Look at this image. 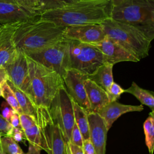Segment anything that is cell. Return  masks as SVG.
Listing matches in <instances>:
<instances>
[{"instance_id":"1","label":"cell","mask_w":154,"mask_h":154,"mask_svg":"<svg viewBox=\"0 0 154 154\" xmlns=\"http://www.w3.org/2000/svg\"><path fill=\"white\" fill-rule=\"evenodd\" d=\"M111 0H79L64 7L46 11L40 16L55 25L67 27L101 23L111 17Z\"/></svg>"},{"instance_id":"2","label":"cell","mask_w":154,"mask_h":154,"mask_svg":"<svg viewBox=\"0 0 154 154\" xmlns=\"http://www.w3.org/2000/svg\"><path fill=\"white\" fill-rule=\"evenodd\" d=\"M64 28L36 15L19 24L13 41L17 50L26 54L45 49L63 39Z\"/></svg>"},{"instance_id":"3","label":"cell","mask_w":154,"mask_h":154,"mask_svg":"<svg viewBox=\"0 0 154 154\" xmlns=\"http://www.w3.org/2000/svg\"><path fill=\"white\" fill-rule=\"evenodd\" d=\"M27 57L30 87L26 94L37 109L49 110L63 79L55 72Z\"/></svg>"},{"instance_id":"4","label":"cell","mask_w":154,"mask_h":154,"mask_svg":"<svg viewBox=\"0 0 154 154\" xmlns=\"http://www.w3.org/2000/svg\"><path fill=\"white\" fill-rule=\"evenodd\" d=\"M111 18L134 26L151 41L154 38V0H125L112 7Z\"/></svg>"},{"instance_id":"5","label":"cell","mask_w":154,"mask_h":154,"mask_svg":"<svg viewBox=\"0 0 154 154\" xmlns=\"http://www.w3.org/2000/svg\"><path fill=\"white\" fill-rule=\"evenodd\" d=\"M100 24L106 37L140 60L149 55L152 41L134 26L114 20L111 17Z\"/></svg>"},{"instance_id":"6","label":"cell","mask_w":154,"mask_h":154,"mask_svg":"<svg viewBox=\"0 0 154 154\" xmlns=\"http://www.w3.org/2000/svg\"><path fill=\"white\" fill-rule=\"evenodd\" d=\"M25 55L45 67L55 72L62 78L71 69L69 40L64 38L49 47Z\"/></svg>"},{"instance_id":"7","label":"cell","mask_w":154,"mask_h":154,"mask_svg":"<svg viewBox=\"0 0 154 154\" xmlns=\"http://www.w3.org/2000/svg\"><path fill=\"white\" fill-rule=\"evenodd\" d=\"M69 57L71 69L88 76L103 64L102 54L98 49L91 44L77 41L69 40Z\"/></svg>"},{"instance_id":"8","label":"cell","mask_w":154,"mask_h":154,"mask_svg":"<svg viewBox=\"0 0 154 154\" xmlns=\"http://www.w3.org/2000/svg\"><path fill=\"white\" fill-rule=\"evenodd\" d=\"M51 120L60 128L65 144L69 142L75 124L73 100L64 85L58 91L49 109Z\"/></svg>"},{"instance_id":"9","label":"cell","mask_w":154,"mask_h":154,"mask_svg":"<svg viewBox=\"0 0 154 154\" xmlns=\"http://www.w3.org/2000/svg\"><path fill=\"white\" fill-rule=\"evenodd\" d=\"M4 68L8 79L27 94L30 87V79L26 55L23 52L17 50L13 59Z\"/></svg>"},{"instance_id":"10","label":"cell","mask_w":154,"mask_h":154,"mask_svg":"<svg viewBox=\"0 0 154 154\" xmlns=\"http://www.w3.org/2000/svg\"><path fill=\"white\" fill-rule=\"evenodd\" d=\"M63 35L66 39L88 44L100 42L106 37L100 23L67 26L64 29Z\"/></svg>"},{"instance_id":"11","label":"cell","mask_w":154,"mask_h":154,"mask_svg":"<svg viewBox=\"0 0 154 154\" xmlns=\"http://www.w3.org/2000/svg\"><path fill=\"white\" fill-rule=\"evenodd\" d=\"M87 79V75L73 69H69L63 78L64 87L72 99L87 112H90V105L84 87V82Z\"/></svg>"},{"instance_id":"12","label":"cell","mask_w":154,"mask_h":154,"mask_svg":"<svg viewBox=\"0 0 154 154\" xmlns=\"http://www.w3.org/2000/svg\"><path fill=\"white\" fill-rule=\"evenodd\" d=\"M91 45L95 46L102 53L103 63L114 65L122 61L138 62L140 61L138 58L106 36L101 42Z\"/></svg>"},{"instance_id":"13","label":"cell","mask_w":154,"mask_h":154,"mask_svg":"<svg viewBox=\"0 0 154 154\" xmlns=\"http://www.w3.org/2000/svg\"><path fill=\"white\" fill-rule=\"evenodd\" d=\"M21 22L0 26V68L5 67L14 57L17 48L13 41L16 29Z\"/></svg>"},{"instance_id":"14","label":"cell","mask_w":154,"mask_h":154,"mask_svg":"<svg viewBox=\"0 0 154 154\" xmlns=\"http://www.w3.org/2000/svg\"><path fill=\"white\" fill-rule=\"evenodd\" d=\"M88 120L91 140L95 154H105L108 131L102 117L97 114L88 112Z\"/></svg>"},{"instance_id":"15","label":"cell","mask_w":154,"mask_h":154,"mask_svg":"<svg viewBox=\"0 0 154 154\" xmlns=\"http://www.w3.org/2000/svg\"><path fill=\"white\" fill-rule=\"evenodd\" d=\"M44 150L48 154H65V141L59 126L52 121L42 128Z\"/></svg>"},{"instance_id":"16","label":"cell","mask_w":154,"mask_h":154,"mask_svg":"<svg viewBox=\"0 0 154 154\" xmlns=\"http://www.w3.org/2000/svg\"><path fill=\"white\" fill-rule=\"evenodd\" d=\"M144 109L143 105H125L117 101L109 102L105 105L97 114L103 120L106 128L108 131L114 122L123 114L134 111H141Z\"/></svg>"},{"instance_id":"17","label":"cell","mask_w":154,"mask_h":154,"mask_svg":"<svg viewBox=\"0 0 154 154\" xmlns=\"http://www.w3.org/2000/svg\"><path fill=\"white\" fill-rule=\"evenodd\" d=\"M35 16L17 4L0 2V25L23 22Z\"/></svg>"},{"instance_id":"18","label":"cell","mask_w":154,"mask_h":154,"mask_svg":"<svg viewBox=\"0 0 154 154\" xmlns=\"http://www.w3.org/2000/svg\"><path fill=\"white\" fill-rule=\"evenodd\" d=\"M84 87L90 105V112L97 113L109 102L107 93L88 78L85 81Z\"/></svg>"},{"instance_id":"19","label":"cell","mask_w":154,"mask_h":154,"mask_svg":"<svg viewBox=\"0 0 154 154\" xmlns=\"http://www.w3.org/2000/svg\"><path fill=\"white\" fill-rule=\"evenodd\" d=\"M112 64L103 63L96 72L88 76V78L103 88L106 92L114 82L112 75Z\"/></svg>"},{"instance_id":"20","label":"cell","mask_w":154,"mask_h":154,"mask_svg":"<svg viewBox=\"0 0 154 154\" xmlns=\"http://www.w3.org/2000/svg\"><path fill=\"white\" fill-rule=\"evenodd\" d=\"M75 123L79 128L83 141L90 139V129L88 120V112L73 100Z\"/></svg>"},{"instance_id":"21","label":"cell","mask_w":154,"mask_h":154,"mask_svg":"<svg viewBox=\"0 0 154 154\" xmlns=\"http://www.w3.org/2000/svg\"><path fill=\"white\" fill-rule=\"evenodd\" d=\"M125 92L132 94L141 103V105H144L152 111H154V96L152 91L142 88L137 83L132 82L131 85L125 90Z\"/></svg>"},{"instance_id":"22","label":"cell","mask_w":154,"mask_h":154,"mask_svg":"<svg viewBox=\"0 0 154 154\" xmlns=\"http://www.w3.org/2000/svg\"><path fill=\"white\" fill-rule=\"evenodd\" d=\"M42 128L36 124L23 131L26 140L29 142V144H31L37 147L41 150L44 149L43 134Z\"/></svg>"},{"instance_id":"23","label":"cell","mask_w":154,"mask_h":154,"mask_svg":"<svg viewBox=\"0 0 154 154\" xmlns=\"http://www.w3.org/2000/svg\"><path fill=\"white\" fill-rule=\"evenodd\" d=\"M154 111L149 114V117L143 123L145 142L150 154H153L154 149Z\"/></svg>"},{"instance_id":"24","label":"cell","mask_w":154,"mask_h":154,"mask_svg":"<svg viewBox=\"0 0 154 154\" xmlns=\"http://www.w3.org/2000/svg\"><path fill=\"white\" fill-rule=\"evenodd\" d=\"M39 1V10L38 14L58 9L74 3L79 0H38Z\"/></svg>"},{"instance_id":"25","label":"cell","mask_w":154,"mask_h":154,"mask_svg":"<svg viewBox=\"0 0 154 154\" xmlns=\"http://www.w3.org/2000/svg\"><path fill=\"white\" fill-rule=\"evenodd\" d=\"M5 102L13 109V110L20 114L22 112L16 96L7 82L2 84V96Z\"/></svg>"},{"instance_id":"26","label":"cell","mask_w":154,"mask_h":154,"mask_svg":"<svg viewBox=\"0 0 154 154\" xmlns=\"http://www.w3.org/2000/svg\"><path fill=\"white\" fill-rule=\"evenodd\" d=\"M1 144L2 149L5 154H24L18 143L10 136L1 137Z\"/></svg>"},{"instance_id":"27","label":"cell","mask_w":154,"mask_h":154,"mask_svg":"<svg viewBox=\"0 0 154 154\" xmlns=\"http://www.w3.org/2000/svg\"><path fill=\"white\" fill-rule=\"evenodd\" d=\"M15 2L17 4L28 10L32 13L36 15H39L38 0H15Z\"/></svg>"},{"instance_id":"28","label":"cell","mask_w":154,"mask_h":154,"mask_svg":"<svg viewBox=\"0 0 154 154\" xmlns=\"http://www.w3.org/2000/svg\"><path fill=\"white\" fill-rule=\"evenodd\" d=\"M123 93H125V89H123L118 84L114 82L106 91L109 102L117 101L121 94Z\"/></svg>"},{"instance_id":"29","label":"cell","mask_w":154,"mask_h":154,"mask_svg":"<svg viewBox=\"0 0 154 154\" xmlns=\"http://www.w3.org/2000/svg\"><path fill=\"white\" fill-rule=\"evenodd\" d=\"M19 120L20 126L23 131H25L37 124V120L34 117L25 113L19 114Z\"/></svg>"},{"instance_id":"30","label":"cell","mask_w":154,"mask_h":154,"mask_svg":"<svg viewBox=\"0 0 154 154\" xmlns=\"http://www.w3.org/2000/svg\"><path fill=\"white\" fill-rule=\"evenodd\" d=\"M69 143L81 148L82 147V144H83L82 137L79 128H78L75 123L73 127Z\"/></svg>"},{"instance_id":"31","label":"cell","mask_w":154,"mask_h":154,"mask_svg":"<svg viewBox=\"0 0 154 154\" xmlns=\"http://www.w3.org/2000/svg\"><path fill=\"white\" fill-rule=\"evenodd\" d=\"M13 128L10 122L5 120L0 114V136H10Z\"/></svg>"},{"instance_id":"32","label":"cell","mask_w":154,"mask_h":154,"mask_svg":"<svg viewBox=\"0 0 154 154\" xmlns=\"http://www.w3.org/2000/svg\"><path fill=\"white\" fill-rule=\"evenodd\" d=\"M1 116H2V117L5 120L9 122L11 117L15 112V111L5 101L1 103Z\"/></svg>"},{"instance_id":"33","label":"cell","mask_w":154,"mask_h":154,"mask_svg":"<svg viewBox=\"0 0 154 154\" xmlns=\"http://www.w3.org/2000/svg\"><path fill=\"white\" fill-rule=\"evenodd\" d=\"M10 137H11L17 143L24 142V141L26 140L24 132L21 128H13Z\"/></svg>"},{"instance_id":"34","label":"cell","mask_w":154,"mask_h":154,"mask_svg":"<svg viewBox=\"0 0 154 154\" xmlns=\"http://www.w3.org/2000/svg\"><path fill=\"white\" fill-rule=\"evenodd\" d=\"M82 149L84 154H95L94 147L90 139L83 141Z\"/></svg>"},{"instance_id":"35","label":"cell","mask_w":154,"mask_h":154,"mask_svg":"<svg viewBox=\"0 0 154 154\" xmlns=\"http://www.w3.org/2000/svg\"><path fill=\"white\" fill-rule=\"evenodd\" d=\"M9 122L13 128H21L20 124V120H19V114L16 112H15L12 115Z\"/></svg>"},{"instance_id":"36","label":"cell","mask_w":154,"mask_h":154,"mask_svg":"<svg viewBox=\"0 0 154 154\" xmlns=\"http://www.w3.org/2000/svg\"><path fill=\"white\" fill-rule=\"evenodd\" d=\"M67 144L69 147L70 154H84L81 147L75 146L70 143H67Z\"/></svg>"},{"instance_id":"37","label":"cell","mask_w":154,"mask_h":154,"mask_svg":"<svg viewBox=\"0 0 154 154\" xmlns=\"http://www.w3.org/2000/svg\"><path fill=\"white\" fill-rule=\"evenodd\" d=\"M8 79V76L4 67L0 68V84L2 85Z\"/></svg>"},{"instance_id":"38","label":"cell","mask_w":154,"mask_h":154,"mask_svg":"<svg viewBox=\"0 0 154 154\" xmlns=\"http://www.w3.org/2000/svg\"><path fill=\"white\" fill-rule=\"evenodd\" d=\"M40 151L41 150L37 147L31 144H29L28 150L26 154H40Z\"/></svg>"},{"instance_id":"39","label":"cell","mask_w":154,"mask_h":154,"mask_svg":"<svg viewBox=\"0 0 154 154\" xmlns=\"http://www.w3.org/2000/svg\"><path fill=\"white\" fill-rule=\"evenodd\" d=\"M125 1V0H111L112 5V7L117 6V5H119L120 4H121L122 2H123Z\"/></svg>"},{"instance_id":"40","label":"cell","mask_w":154,"mask_h":154,"mask_svg":"<svg viewBox=\"0 0 154 154\" xmlns=\"http://www.w3.org/2000/svg\"><path fill=\"white\" fill-rule=\"evenodd\" d=\"M0 2H7V3L16 4L15 2V0H0Z\"/></svg>"},{"instance_id":"41","label":"cell","mask_w":154,"mask_h":154,"mask_svg":"<svg viewBox=\"0 0 154 154\" xmlns=\"http://www.w3.org/2000/svg\"><path fill=\"white\" fill-rule=\"evenodd\" d=\"M65 154H70L69 147L67 144H65Z\"/></svg>"},{"instance_id":"42","label":"cell","mask_w":154,"mask_h":154,"mask_svg":"<svg viewBox=\"0 0 154 154\" xmlns=\"http://www.w3.org/2000/svg\"><path fill=\"white\" fill-rule=\"evenodd\" d=\"M2 96V85L0 84V97Z\"/></svg>"},{"instance_id":"43","label":"cell","mask_w":154,"mask_h":154,"mask_svg":"<svg viewBox=\"0 0 154 154\" xmlns=\"http://www.w3.org/2000/svg\"><path fill=\"white\" fill-rule=\"evenodd\" d=\"M0 154H5L4 152L3 151V150L2 149V147H1V150H0Z\"/></svg>"},{"instance_id":"44","label":"cell","mask_w":154,"mask_h":154,"mask_svg":"<svg viewBox=\"0 0 154 154\" xmlns=\"http://www.w3.org/2000/svg\"><path fill=\"white\" fill-rule=\"evenodd\" d=\"M1 149V136H0V150Z\"/></svg>"},{"instance_id":"45","label":"cell","mask_w":154,"mask_h":154,"mask_svg":"<svg viewBox=\"0 0 154 154\" xmlns=\"http://www.w3.org/2000/svg\"><path fill=\"white\" fill-rule=\"evenodd\" d=\"M16 154H23V153H16Z\"/></svg>"},{"instance_id":"46","label":"cell","mask_w":154,"mask_h":154,"mask_svg":"<svg viewBox=\"0 0 154 154\" xmlns=\"http://www.w3.org/2000/svg\"><path fill=\"white\" fill-rule=\"evenodd\" d=\"M1 25H0V26H1Z\"/></svg>"},{"instance_id":"47","label":"cell","mask_w":154,"mask_h":154,"mask_svg":"<svg viewBox=\"0 0 154 154\" xmlns=\"http://www.w3.org/2000/svg\"></svg>"}]
</instances>
